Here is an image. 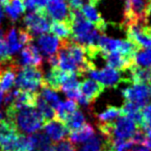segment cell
Listing matches in <instances>:
<instances>
[{"label":"cell","mask_w":151,"mask_h":151,"mask_svg":"<svg viewBox=\"0 0 151 151\" xmlns=\"http://www.w3.org/2000/svg\"><path fill=\"white\" fill-rule=\"evenodd\" d=\"M99 1H100V0H89V3H90V4H93L94 6H96V4Z\"/></svg>","instance_id":"37"},{"label":"cell","mask_w":151,"mask_h":151,"mask_svg":"<svg viewBox=\"0 0 151 151\" xmlns=\"http://www.w3.org/2000/svg\"><path fill=\"white\" fill-rule=\"evenodd\" d=\"M13 60L14 58L11 56L8 45H7L6 42V37H0V61L11 62Z\"/></svg>","instance_id":"27"},{"label":"cell","mask_w":151,"mask_h":151,"mask_svg":"<svg viewBox=\"0 0 151 151\" xmlns=\"http://www.w3.org/2000/svg\"><path fill=\"white\" fill-rule=\"evenodd\" d=\"M6 42H7V45H8L9 52L11 54L17 52V51H18L21 48V46L17 40V30L14 27H12L8 31V34L6 36Z\"/></svg>","instance_id":"25"},{"label":"cell","mask_w":151,"mask_h":151,"mask_svg":"<svg viewBox=\"0 0 151 151\" xmlns=\"http://www.w3.org/2000/svg\"><path fill=\"white\" fill-rule=\"evenodd\" d=\"M8 5L13 9V11L17 16L25 13V11H26V7L24 5L23 0H9Z\"/></svg>","instance_id":"31"},{"label":"cell","mask_w":151,"mask_h":151,"mask_svg":"<svg viewBox=\"0 0 151 151\" xmlns=\"http://www.w3.org/2000/svg\"><path fill=\"white\" fill-rule=\"evenodd\" d=\"M40 96H42L45 100L48 103V104L52 107L53 109H55L56 107L59 105L60 103V99H59L58 95L56 94V91H52L49 88L46 87H42V93H40Z\"/></svg>","instance_id":"26"},{"label":"cell","mask_w":151,"mask_h":151,"mask_svg":"<svg viewBox=\"0 0 151 151\" xmlns=\"http://www.w3.org/2000/svg\"><path fill=\"white\" fill-rule=\"evenodd\" d=\"M38 45L42 53L46 58L57 54L60 47V40L50 34H42L38 39Z\"/></svg>","instance_id":"14"},{"label":"cell","mask_w":151,"mask_h":151,"mask_svg":"<svg viewBox=\"0 0 151 151\" xmlns=\"http://www.w3.org/2000/svg\"><path fill=\"white\" fill-rule=\"evenodd\" d=\"M130 79L133 84L151 85V67H138L134 65L130 69Z\"/></svg>","instance_id":"15"},{"label":"cell","mask_w":151,"mask_h":151,"mask_svg":"<svg viewBox=\"0 0 151 151\" xmlns=\"http://www.w3.org/2000/svg\"><path fill=\"white\" fill-rule=\"evenodd\" d=\"M49 31L59 40H68L71 37V27L62 21H52L49 25Z\"/></svg>","instance_id":"19"},{"label":"cell","mask_w":151,"mask_h":151,"mask_svg":"<svg viewBox=\"0 0 151 151\" xmlns=\"http://www.w3.org/2000/svg\"><path fill=\"white\" fill-rule=\"evenodd\" d=\"M104 59L107 62V67H110L120 72L129 70L135 65L134 58L125 56L119 52H110L104 54Z\"/></svg>","instance_id":"10"},{"label":"cell","mask_w":151,"mask_h":151,"mask_svg":"<svg viewBox=\"0 0 151 151\" xmlns=\"http://www.w3.org/2000/svg\"><path fill=\"white\" fill-rule=\"evenodd\" d=\"M80 10L85 18L103 34V32L107 29V23L105 22L104 18L101 17V14L96 10V8H95V6L88 3V4L83 5Z\"/></svg>","instance_id":"13"},{"label":"cell","mask_w":151,"mask_h":151,"mask_svg":"<svg viewBox=\"0 0 151 151\" xmlns=\"http://www.w3.org/2000/svg\"><path fill=\"white\" fill-rule=\"evenodd\" d=\"M42 55L40 53V50L34 45H26L20 53V59L17 61L20 68L22 67H36L42 68Z\"/></svg>","instance_id":"9"},{"label":"cell","mask_w":151,"mask_h":151,"mask_svg":"<svg viewBox=\"0 0 151 151\" xmlns=\"http://www.w3.org/2000/svg\"><path fill=\"white\" fill-rule=\"evenodd\" d=\"M128 151H149V149L146 148L145 146H142V145H134Z\"/></svg>","instance_id":"36"},{"label":"cell","mask_w":151,"mask_h":151,"mask_svg":"<svg viewBox=\"0 0 151 151\" xmlns=\"http://www.w3.org/2000/svg\"><path fill=\"white\" fill-rule=\"evenodd\" d=\"M54 151H77L75 145L68 139L59 141L54 145Z\"/></svg>","instance_id":"30"},{"label":"cell","mask_w":151,"mask_h":151,"mask_svg":"<svg viewBox=\"0 0 151 151\" xmlns=\"http://www.w3.org/2000/svg\"><path fill=\"white\" fill-rule=\"evenodd\" d=\"M19 68V65L17 63L2 73L1 77H0V90L6 93L12 89V87L14 85V81H16L17 73Z\"/></svg>","instance_id":"18"},{"label":"cell","mask_w":151,"mask_h":151,"mask_svg":"<svg viewBox=\"0 0 151 151\" xmlns=\"http://www.w3.org/2000/svg\"><path fill=\"white\" fill-rule=\"evenodd\" d=\"M4 9H5V11H6V14H8V17H10V19L12 20V21H16L17 19V17H18V16L13 11V9L11 8V7L9 6V5H7V6H5L4 7Z\"/></svg>","instance_id":"34"},{"label":"cell","mask_w":151,"mask_h":151,"mask_svg":"<svg viewBox=\"0 0 151 151\" xmlns=\"http://www.w3.org/2000/svg\"><path fill=\"white\" fill-rule=\"evenodd\" d=\"M79 89L81 94L87 99V101L91 104L100 96L105 90V86L93 79H87L80 83Z\"/></svg>","instance_id":"11"},{"label":"cell","mask_w":151,"mask_h":151,"mask_svg":"<svg viewBox=\"0 0 151 151\" xmlns=\"http://www.w3.org/2000/svg\"><path fill=\"white\" fill-rule=\"evenodd\" d=\"M18 42H19L20 46H26L31 45L33 40H34V37H33L30 33H29L26 29H22L19 28L18 29Z\"/></svg>","instance_id":"29"},{"label":"cell","mask_w":151,"mask_h":151,"mask_svg":"<svg viewBox=\"0 0 151 151\" xmlns=\"http://www.w3.org/2000/svg\"><path fill=\"white\" fill-rule=\"evenodd\" d=\"M36 108L38 109V111L40 114H42L43 119H45V122H47V121H49V120H52L56 117L55 110L45 100V99L40 96V93L38 94Z\"/></svg>","instance_id":"21"},{"label":"cell","mask_w":151,"mask_h":151,"mask_svg":"<svg viewBox=\"0 0 151 151\" xmlns=\"http://www.w3.org/2000/svg\"><path fill=\"white\" fill-rule=\"evenodd\" d=\"M17 79L14 81L17 89L22 91H37L38 88L42 87L43 80V73L42 68L22 67L18 69Z\"/></svg>","instance_id":"3"},{"label":"cell","mask_w":151,"mask_h":151,"mask_svg":"<svg viewBox=\"0 0 151 151\" xmlns=\"http://www.w3.org/2000/svg\"><path fill=\"white\" fill-rule=\"evenodd\" d=\"M20 133L14 121L3 119L0 121V143L16 138Z\"/></svg>","instance_id":"16"},{"label":"cell","mask_w":151,"mask_h":151,"mask_svg":"<svg viewBox=\"0 0 151 151\" xmlns=\"http://www.w3.org/2000/svg\"><path fill=\"white\" fill-rule=\"evenodd\" d=\"M141 114L143 121V130L145 131L146 129L151 128V103H147L145 107H142Z\"/></svg>","instance_id":"28"},{"label":"cell","mask_w":151,"mask_h":151,"mask_svg":"<svg viewBox=\"0 0 151 151\" xmlns=\"http://www.w3.org/2000/svg\"><path fill=\"white\" fill-rule=\"evenodd\" d=\"M121 93L125 100L133 102L142 108L151 99V85L133 84V86L122 90Z\"/></svg>","instance_id":"6"},{"label":"cell","mask_w":151,"mask_h":151,"mask_svg":"<svg viewBox=\"0 0 151 151\" xmlns=\"http://www.w3.org/2000/svg\"><path fill=\"white\" fill-rule=\"evenodd\" d=\"M2 17H3V7L0 6V21H1Z\"/></svg>","instance_id":"38"},{"label":"cell","mask_w":151,"mask_h":151,"mask_svg":"<svg viewBox=\"0 0 151 151\" xmlns=\"http://www.w3.org/2000/svg\"><path fill=\"white\" fill-rule=\"evenodd\" d=\"M3 117H4V115H3L2 112H0V121L3 119Z\"/></svg>","instance_id":"39"},{"label":"cell","mask_w":151,"mask_h":151,"mask_svg":"<svg viewBox=\"0 0 151 151\" xmlns=\"http://www.w3.org/2000/svg\"><path fill=\"white\" fill-rule=\"evenodd\" d=\"M14 122L17 129L25 134H33L42 130L45 119L37 108H20L14 114Z\"/></svg>","instance_id":"1"},{"label":"cell","mask_w":151,"mask_h":151,"mask_svg":"<svg viewBox=\"0 0 151 151\" xmlns=\"http://www.w3.org/2000/svg\"><path fill=\"white\" fill-rule=\"evenodd\" d=\"M48 1L49 0H34L36 11L46 9V5H47V3H48Z\"/></svg>","instance_id":"35"},{"label":"cell","mask_w":151,"mask_h":151,"mask_svg":"<svg viewBox=\"0 0 151 151\" xmlns=\"http://www.w3.org/2000/svg\"><path fill=\"white\" fill-rule=\"evenodd\" d=\"M46 6V12L50 19L62 21L72 27L73 14L67 0H49Z\"/></svg>","instance_id":"5"},{"label":"cell","mask_w":151,"mask_h":151,"mask_svg":"<svg viewBox=\"0 0 151 151\" xmlns=\"http://www.w3.org/2000/svg\"><path fill=\"white\" fill-rule=\"evenodd\" d=\"M142 145L143 146H145L146 148L151 150V128L145 130V142H143Z\"/></svg>","instance_id":"33"},{"label":"cell","mask_w":151,"mask_h":151,"mask_svg":"<svg viewBox=\"0 0 151 151\" xmlns=\"http://www.w3.org/2000/svg\"><path fill=\"white\" fill-rule=\"evenodd\" d=\"M137 128V125L131 119L125 116H120L115 121L113 139H119L124 141L131 139Z\"/></svg>","instance_id":"8"},{"label":"cell","mask_w":151,"mask_h":151,"mask_svg":"<svg viewBox=\"0 0 151 151\" xmlns=\"http://www.w3.org/2000/svg\"><path fill=\"white\" fill-rule=\"evenodd\" d=\"M95 135L94 128L91 124L85 123L82 127L68 133V139L73 143H81L87 142Z\"/></svg>","instance_id":"17"},{"label":"cell","mask_w":151,"mask_h":151,"mask_svg":"<svg viewBox=\"0 0 151 151\" xmlns=\"http://www.w3.org/2000/svg\"><path fill=\"white\" fill-rule=\"evenodd\" d=\"M103 138L100 136H93L90 139L85 142L79 151H102Z\"/></svg>","instance_id":"24"},{"label":"cell","mask_w":151,"mask_h":151,"mask_svg":"<svg viewBox=\"0 0 151 151\" xmlns=\"http://www.w3.org/2000/svg\"><path fill=\"white\" fill-rule=\"evenodd\" d=\"M67 2L71 10H80L84 5L83 0H67Z\"/></svg>","instance_id":"32"},{"label":"cell","mask_w":151,"mask_h":151,"mask_svg":"<svg viewBox=\"0 0 151 151\" xmlns=\"http://www.w3.org/2000/svg\"><path fill=\"white\" fill-rule=\"evenodd\" d=\"M85 116L83 115V113L80 110H76L75 112H73L67 116V119L64 121L65 126L67 127L68 132L74 131L79 129L80 127H82L85 124Z\"/></svg>","instance_id":"20"},{"label":"cell","mask_w":151,"mask_h":151,"mask_svg":"<svg viewBox=\"0 0 151 151\" xmlns=\"http://www.w3.org/2000/svg\"><path fill=\"white\" fill-rule=\"evenodd\" d=\"M42 129L43 132L48 136L51 141L55 142L61 141L65 137V135H68L69 133L65 124L57 119L45 122Z\"/></svg>","instance_id":"12"},{"label":"cell","mask_w":151,"mask_h":151,"mask_svg":"<svg viewBox=\"0 0 151 151\" xmlns=\"http://www.w3.org/2000/svg\"><path fill=\"white\" fill-rule=\"evenodd\" d=\"M121 116L120 108H117L115 106H108L105 111H103L99 115H97L98 122H114L117 117Z\"/></svg>","instance_id":"22"},{"label":"cell","mask_w":151,"mask_h":151,"mask_svg":"<svg viewBox=\"0 0 151 151\" xmlns=\"http://www.w3.org/2000/svg\"><path fill=\"white\" fill-rule=\"evenodd\" d=\"M151 16V0H126L124 18L121 25L131 22L147 23Z\"/></svg>","instance_id":"2"},{"label":"cell","mask_w":151,"mask_h":151,"mask_svg":"<svg viewBox=\"0 0 151 151\" xmlns=\"http://www.w3.org/2000/svg\"><path fill=\"white\" fill-rule=\"evenodd\" d=\"M134 64L138 67H151V47L139 49L134 57Z\"/></svg>","instance_id":"23"},{"label":"cell","mask_w":151,"mask_h":151,"mask_svg":"<svg viewBox=\"0 0 151 151\" xmlns=\"http://www.w3.org/2000/svg\"><path fill=\"white\" fill-rule=\"evenodd\" d=\"M88 74L91 79L101 83L105 88H116L121 82H130L128 79L122 78L119 71L110 67H106L100 70L93 69L88 72Z\"/></svg>","instance_id":"7"},{"label":"cell","mask_w":151,"mask_h":151,"mask_svg":"<svg viewBox=\"0 0 151 151\" xmlns=\"http://www.w3.org/2000/svg\"><path fill=\"white\" fill-rule=\"evenodd\" d=\"M23 20L26 30L33 37L45 34L49 31V20L51 19L47 14L46 9L29 13L25 16Z\"/></svg>","instance_id":"4"}]
</instances>
